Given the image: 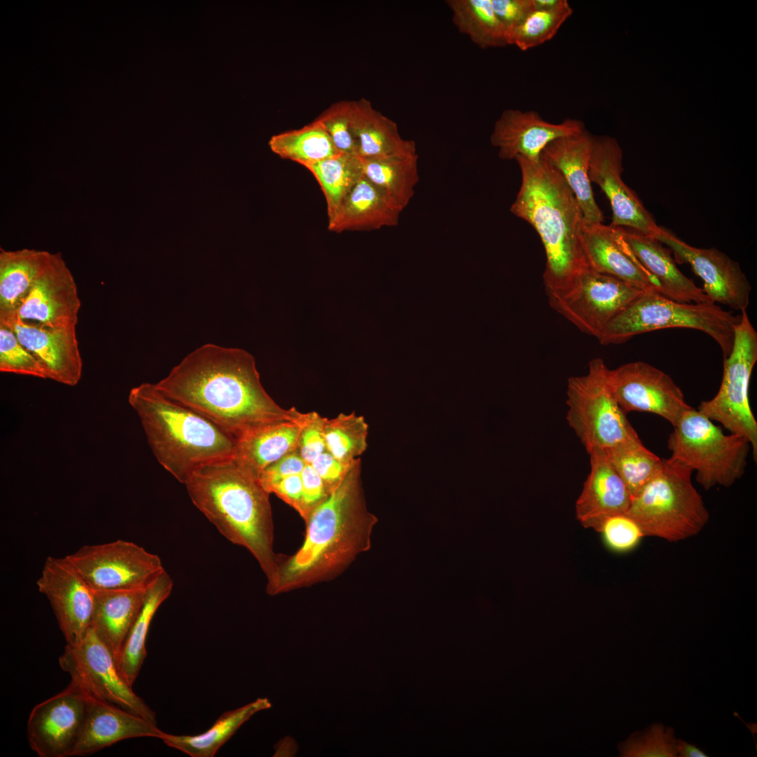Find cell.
<instances>
[{
    "instance_id": "obj_1",
    "label": "cell",
    "mask_w": 757,
    "mask_h": 757,
    "mask_svg": "<svg viewBox=\"0 0 757 757\" xmlns=\"http://www.w3.org/2000/svg\"><path fill=\"white\" fill-rule=\"evenodd\" d=\"M156 388L237 439L265 424L303 413L284 409L264 388L254 357L239 348L204 344L184 357Z\"/></svg>"
},
{
    "instance_id": "obj_2",
    "label": "cell",
    "mask_w": 757,
    "mask_h": 757,
    "mask_svg": "<svg viewBox=\"0 0 757 757\" xmlns=\"http://www.w3.org/2000/svg\"><path fill=\"white\" fill-rule=\"evenodd\" d=\"M375 517L367 510L356 458L343 480L310 514L304 542L289 557H280L271 596L336 578L369 545Z\"/></svg>"
},
{
    "instance_id": "obj_3",
    "label": "cell",
    "mask_w": 757,
    "mask_h": 757,
    "mask_svg": "<svg viewBox=\"0 0 757 757\" xmlns=\"http://www.w3.org/2000/svg\"><path fill=\"white\" fill-rule=\"evenodd\" d=\"M521 182L511 212L529 223L544 246L543 280L548 301L570 294L590 268L583 239L580 206L561 173L540 155L517 156Z\"/></svg>"
},
{
    "instance_id": "obj_4",
    "label": "cell",
    "mask_w": 757,
    "mask_h": 757,
    "mask_svg": "<svg viewBox=\"0 0 757 757\" xmlns=\"http://www.w3.org/2000/svg\"><path fill=\"white\" fill-rule=\"evenodd\" d=\"M184 485L193 505L228 540L254 557L271 584L280 556L273 550L270 493L259 480L233 456L198 468Z\"/></svg>"
},
{
    "instance_id": "obj_5",
    "label": "cell",
    "mask_w": 757,
    "mask_h": 757,
    "mask_svg": "<svg viewBox=\"0 0 757 757\" xmlns=\"http://www.w3.org/2000/svg\"><path fill=\"white\" fill-rule=\"evenodd\" d=\"M128 402L140 418L157 461L179 482L184 484L205 464L234 456L235 436L167 397L154 383L131 388Z\"/></svg>"
},
{
    "instance_id": "obj_6",
    "label": "cell",
    "mask_w": 757,
    "mask_h": 757,
    "mask_svg": "<svg viewBox=\"0 0 757 757\" xmlns=\"http://www.w3.org/2000/svg\"><path fill=\"white\" fill-rule=\"evenodd\" d=\"M693 471L669 458L631 499L627 514L645 536L678 542L697 535L709 512L691 480Z\"/></svg>"
},
{
    "instance_id": "obj_7",
    "label": "cell",
    "mask_w": 757,
    "mask_h": 757,
    "mask_svg": "<svg viewBox=\"0 0 757 757\" xmlns=\"http://www.w3.org/2000/svg\"><path fill=\"white\" fill-rule=\"evenodd\" d=\"M741 318V314L714 303L678 302L656 292H644L610 321L598 340L602 345L619 344L646 332L687 328L711 336L725 357L732 350Z\"/></svg>"
},
{
    "instance_id": "obj_8",
    "label": "cell",
    "mask_w": 757,
    "mask_h": 757,
    "mask_svg": "<svg viewBox=\"0 0 757 757\" xmlns=\"http://www.w3.org/2000/svg\"><path fill=\"white\" fill-rule=\"evenodd\" d=\"M667 446L669 458L695 471L697 482L706 490L717 485L729 487L742 478L752 450L746 438L725 434L693 407L674 426Z\"/></svg>"
},
{
    "instance_id": "obj_9",
    "label": "cell",
    "mask_w": 757,
    "mask_h": 757,
    "mask_svg": "<svg viewBox=\"0 0 757 757\" xmlns=\"http://www.w3.org/2000/svg\"><path fill=\"white\" fill-rule=\"evenodd\" d=\"M608 369L594 358L586 374L568 380L566 419L587 453L639 437L610 388Z\"/></svg>"
},
{
    "instance_id": "obj_10",
    "label": "cell",
    "mask_w": 757,
    "mask_h": 757,
    "mask_svg": "<svg viewBox=\"0 0 757 757\" xmlns=\"http://www.w3.org/2000/svg\"><path fill=\"white\" fill-rule=\"evenodd\" d=\"M741 313L730 354L723 360V373L716 395L701 402L697 409L721 423L730 433L746 438L757 459V421L749 402V383L757 361V332L746 311Z\"/></svg>"
},
{
    "instance_id": "obj_11",
    "label": "cell",
    "mask_w": 757,
    "mask_h": 757,
    "mask_svg": "<svg viewBox=\"0 0 757 757\" xmlns=\"http://www.w3.org/2000/svg\"><path fill=\"white\" fill-rule=\"evenodd\" d=\"M65 557L95 591L146 589L165 571L158 555L123 540L83 545Z\"/></svg>"
},
{
    "instance_id": "obj_12",
    "label": "cell",
    "mask_w": 757,
    "mask_h": 757,
    "mask_svg": "<svg viewBox=\"0 0 757 757\" xmlns=\"http://www.w3.org/2000/svg\"><path fill=\"white\" fill-rule=\"evenodd\" d=\"M63 671L88 695L114 704L156 725V713L132 690L115 657L92 627L77 644L66 645L59 657Z\"/></svg>"
},
{
    "instance_id": "obj_13",
    "label": "cell",
    "mask_w": 757,
    "mask_h": 757,
    "mask_svg": "<svg viewBox=\"0 0 757 757\" xmlns=\"http://www.w3.org/2000/svg\"><path fill=\"white\" fill-rule=\"evenodd\" d=\"M644 292L615 277L589 269L574 289L550 306L583 333L597 339L606 326Z\"/></svg>"
},
{
    "instance_id": "obj_14",
    "label": "cell",
    "mask_w": 757,
    "mask_h": 757,
    "mask_svg": "<svg viewBox=\"0 0 757 757\" xmlns=\"http://www.w3.org/2000/svg\"><path fill=\"white\" fill-rule=\"evenodd\" d=\"M89 695L78 685L69 686L36 705L27 721V739L39 757L72 756L82 733Z\"/></svg>"
},
{
    "instance_id": "obj_15",
    "label": "cell",
    "mask_w": 757,
    "mask_h": 757,
    "mask_svg": "<svg viewBox=\"0 0 757 757\" xmlns=\"http://www.w3.org/2000/svg\"><path fill=\"white\" fill-rule=\"evenodd\" d=\"M610 388L622 409L661 416L674 427L691 408L681 389L666 373L641 361L608 369Z\"/></svg>"
},
{
    "instance_id": "obj_16",
    "label": "cell",
    "mask_w": 757,
    "mask_h": 757,
    "mask_svg": "<svg viewBox=\"0 0 757 757\" xmlns=\"http://www.w3.org/2000/svg\"><path fill=\"white\" fill-rule=\"evenodd\" d=\"M666 245L678 264H688L703 282L702 289L712 303L740 311L749 305L751 284L738 262L716 248H697L660 228L654 236Z\"/></svg>"
},
{
    "instance_id": "obj_17",
    "label": "cell",
    "mask_w": 757,
    "mask_h": 757,
    "mask_svg": "<svg viewBox=\"0 0 757 757\" xmlns=\"http://www.w3.org/2000/svg\"><path fill=\"white\" fill-rule=\"evenodd\" d=\"M36 585L49 601L67 645L79 643L91 627L95 590L66 557H48Z\"/></svg>"
},
{
    "instance_id": "obj_18",
    "label": "cell",
    "mask_w": 757,
    "mask_h": 757,
    "mask_svg": "<svg viewBox=\"0 0 757 757\" xmlns=\"http://www.w3.org/2000/svg\"><path fill=\"white\" fill-rule=\"evenodd\" d=\"M622 151L610 136L594 137L588 175L608 198L612 210L610 225L654 236L660 231L637 195L623 182Z\"/></svg>"
},
{
    "instance_id": "obj_19",
    "label": "cell",
    "mask_w": 757,
    "mask_h": 757,
    "mask_svg": "<svg viewBox=\"0 0 757 757\" xmlns=\"http://www.w3.org/2000/svg\"><path fill=\"white\" fill-rule=\"evenodd\" d=\"M80 308L71 271L60 252H51L13 317L50 327H76Z\"/></svg>"
},
{
    "instance_id": "obj_20",
    "label": "cell",
    "mask_w": 757,
    "mask_h": 757,
    "mask_svg": "<svg viewBox=\"0 0 757 757\" xmlns=\"http://www.w3.org/2000/svg\"><path fill=\"white\" fill-rule=\"evenodd\" d=\"M44 367L48 378L74 386L82 376L83 362L76 327H50L13 317L0 322Z\"/></svg>"
},
{
    "instance_id": "obj_21",
    "label": "cell",
    "mask_w": 757,
    "mask_h": 757,
    "mask_svg": "<svg viewBox=\"0 0 757 757\" xmlns=\"http://www.w3.org/2000/svg\"><path fill=\"white\" fill-rule=\"evenodd\" d=\"M585 128L579 120L567 118L559 123L544 120L534 111L508 109L496 121L491 144L503 160L523 156L538 161L545 147L554 139L579 132Z\"/></svg>"
},
{
    "instance_id": "obj_22",
    "label": "cell",
    "mask_w": 757,
    "mask_h": 757,
    "mask_svg": "<svg viewBox=\"0 0 757 757\" xmlns=\"http://www.w3.org/2000/svg\"><path fill=\"white\" fill-rule=\"evenodd\" d=\"M582 239L590 269L615 277L643 292L664 296L657 281L632 250L623 228L603 223H582Z\"/></svg>"
},
{
    "instance_id": "obj_23",
    "label": "cell",
    "mask_w": 757,
    "mask_h": 757,
    "mask_svg": "<svg viewBox=\"0 0 757 757\" xmlns=\"http://www.w3.org/2000/svg\"><path fill=\"white\" fill-rule=\"evenodd\" d=\"M156 724L114 704L89 695L84 727L72 756L93 754L120 741L136 737L161 739Z\"/></svg>"
},
{
    "instance_id": "obj_24",
    "label": "cell",
    "mask_w": 757,
    "mask_h": 757,
    "mask_svg": "<svg viewBox=\"0 0 757 757\" xmlns=\"http://www.w3.org/2000/svg\"><path fill=\"white\" fill-rule=\"evenodd\" d=\"M594 137L585 128L558 137L541 153L561 173L574 193L582 212L583 223H603L602 211L596 203L588 171Z\"/></svg>"
},
{
    "instance_id": "obj_25",
    "label": "cell",
    "mask_w": 757,
    "mask_h": 757,
    "mask_svg": "<svg viewBox=\"0 0 757 757\" xmlns=\"http://www.w3.org/2000/svg\"><path fill=\"white\" fill-rule=\"evenodd\" d=\"M590 471L575 503L576 517L594 528L603 518L629 509L631 495L603 449L589 453Z\"/></svg>"
},
{
    "instance_id": "obj_26",
    "label": "cell",
    "mask_w": 757,
    "mask_h": 757,
    "mask_svg": "<svg viewBox=\"0 0 757 757\" xmlns=\"http://www.w3.org/2000/svg\"><path fill=\"white\" fill-rule=\"evenodd\" d=\"M309 418H299L265 424L237 439L234 458L245 470L259 479L270 465L296 449L303 428Z\"/></svg>"
},
{
    "instance_id": "obj_27",
    "label": "cell",
    "mask_w": 757,
    "mask_h": 757,
    "mask_svg": "<svg viewBox=\"0 0 757 757\" xmlns=\"http://www.w3.org/2000/svg\"><path fill=\"white\" fill-rule=\"evenodd\" d=\"M403 211L363 175L328 220L330 231H371L397 226Z\"/></svg>"
},
{
    "instance_id": "obj_28",
    "label": "cell",
    "mask_w": 757,
    "mask_h": 757,
    "mask_svg": "<svg viewBox=\"0 0 757 757\" xmlns=\"http://www.w3.org/2000/svg\"><path fill=\"white\" fill-rule=\"evenodd\" d=\"M635 256L653 276L666 297L683 303H712L703 290L678 268L668 247L652 236L623 228Z\"/></svg>"
},
{
    "instance_id": "obj_29",
    "label": "cell",
    "mask_w": 757,
    "mask_h": 757,
    "mask_svg": "<svg viewBox=\"0 0 757 757\" xmlns=\"http://www.w3.org/2000/svg\"><path fill=\"white\" fill-rule=\"evenodd\" d=\"M350 127L361 158L417 154L415 142L402 138L395 122L365 98L351 101Z\"/></svg>"
},
{
    "instance_id": "obj_30",
    "label": "cell",
    "mask_w": 757,
    "mask_h": 757,
    "mask_svg": "<svg viewBox=\"0 0 757 757\" xmlns=\"http://www.w3.org/2000/svg\"><path fill=\"white\" fill-rule=\"evenodd\" d=\"M147 589L95 591L91 627L116 662L144 602Z\"/></svg>"
},
{
    "instance_id": "obj_31",
    "label": "cell",
    "mask_w": 757,
    "mask_h": 757,
    "mask_svg": "<svg viewBox=\"0 0 757 757\" xmlns=\"http://www.w3.org/2000/svg\"><path fill=\"white\" fill-rule=\"evenodd\" d=\"M50 253L29 248H0V322L15 315Z\"/></svg>"
},
{
    "instance_id": "obj_32",
    "label": "cell",
    "mask_w": 757,
    "mask_h": 757,
    "mask_svg": "<svg viewBox=\"0 0 757 757\" xmlns=\"http://www.w3.org/2000/svg\"><path fill=\"white\" fill-rule=\"evenodd\" d=\"M271 707L267 698H258L236 709L224 712L206 731L196 735L165 732L161 739L168 746L191 757H212L254 714Z\"/></svg>"
},
{
    "instance_id": "obj_33",
    "label": "cell",
    "mask_w": 757,
    "mask_h": 757,
    "mask_svg": "<svg viewBox=\"0 0 757 757\" xmlns=\"http://www.w3.org/2000/svg\"><path fill=\"white\" fill-rule=\"evenodd\" d=\"M173 582L165 571L148 588L142 607L130 629L117 660L125 681L132 686L146 657V639L151 620L170 596Z\"/></svg>"
},
{
    "instance_id": "obj_34",
    "label": "cell",
    "mask_w": 757,
    "mask_h": 757,
    "mask_svg": "<svg viewBox=\"0 0 757 757\" xmlns=\"http://www.w3.org/2000/svg\"><path fill=\"white\" fill-rule=\"evenodd\" d=\"M360 159L362 175L404 210L419 181L418 154Z\"/></svg>"
},
{
    "instance_id": "obj_35",
    "label": "cell",
    "mask_w": 757,
    "mask_h": 757,
    "mask_svg": "<svg viewBox=\"0 0 757 757\" xmlns=\"http://www.w3.org/2000/svg\"><path fill=\"white\" fill-rule=\"evenodd\" d=\"M268 145L281 158L294 161L304 168L341 154L322 124L316 118L302 128L272 136Z\"/></svg>"
},
{
    "instance_id": "obj_36",
    "label": "cell",
    "mask_w": 757,
    "mask_h": 757,
    "mask_svg": "<svg viewBox=\"0 0 757 757\" xmlns=\"http://www.w3.org/2000/svg\"><path fill=\"white\" fill-rule=\"evenodd\" d=\"M452 21L458 31L482 49L507 46L505 29L491 0H448Z\"/></svg>"
},
{
    "instance_id": "obj_37",
    "label": "cell",
    "mask_w": 757,
    "mask_h": 757,
    "mask_svg": "<svg viewBox=\"0 0 757 757\" xmlns=\"http://www.w3.org/2000/svg\"><path fill=\"white\" fill-rule=\"evenodd\" d=\"M305 168L321 187L329 220L362 175L360 159L356 155L339 154Z\"/></svg>"
},
{
    "instance_id": "obj_38",
    "label": "cell",
    "mask_w": 757,
    "mask_h": 757,
    "mask_svg": "<svg viewBox=\"0 0 757 757\" xmlns=\"http://www.w3.org/2000/svg\"><path fill=\"white\" fill-rule=\"evenodd\" d=\"M604 451L632 498L659 472L662 465L663 459L647 449L639 437Z\"/></svg>"
},
{
    "instance_id": "obj_39",
    "label": "cell",
    "mask_w": 757,
    "mask_h": 757,
    "mask_svg": "<svg viewBox=\"0 0 757 757\" xmlns=\"http://www.w3.org/2000/svg\"><path fill=\"white\" fill-rule=\"evenodd\" d=\"M326 451L343 463H351L365 451L368 425L355 412L341 413L325 418L323 425Z\"/></svg>"
},
{
    "instance_id": "obj_40",
    "label": "cell",
    "mask_w": 757,
    "mask_h": 757,
    "mask_svg": "<svg viewBox=\"0 0 757 757\" xmlns=\"http://www.w3.org/2000/svg\"><path fill=\"white\" fill-rule=\"evenodd\" d=\"M572 13L573 8L566 0L554 8L533 9L509 34L507 45L522 51L536 48L552 39Z\"/></svg>"
},
{
    "instance_id": "obj_41",
    "label": "cell",
    "mask_w": 757,
    "mask_h": 757,
    "mask_svg": "<svg viewBox=\"0 0 757 757\" xmlns=\"http://www.w3.org/2000/svg\"><path fill=\"white\" fill-rule=\"evenodd\" d=\"M676 732L671 726L655 723L631 735L619 745L621 756L677 757Z\"/></svg>"
},
{
    "instance_id": "obj_42",
    "label": "cell",
    "mask_w": 757,
    "mask_h": 757,
    "mask_svg": "<svg viewBox=\"0 0 757 757\" xmlns=\"http://www.w3.org/2000/svg\"><path fill=\"white\" fill-rule=\"evenodd\" d=\"M0 371L48 378L39 360L20 341L15 332L0 323Z\"/></svg>"
},
{
    "instance_id": "obj_43",
    "label": "cell",
    "mask_w": 757,
    "mask_h": 757,
    "mask_svg": "<svg viewBox=\"0 0 757 757\" xmlns=\"http://www.w3.org/2000/svg\"><path fill=\"white\" fill-rule=\"evenodd\" d=\"M594 529L601 534L606 546L618 553L633 550L645 537L638 523L626 512L603 518Z\"/></svg>"
},
{
    "instance_id": "obj_44",
    "label": "cell",
    "mask_w": 757,
    "mask_h": 757,
    "mask_svg": "<svg viewBox=\"0 0 757 757\" xmlns=\"http://www.w3.org/2000/svg\"><path fill=\"white\" fill-rule=\"evenodd\" d=\"M351 101L332 104L317 118L341 154L357 156V148L350 127Z\"/></svg>"
},
{
    "instance_id": "obj_45",
    "label": "cell",
    "mask_w": 757,
    "mask_h": 757,
    "mask_svg": "<svg viewBox=\"0 0 757 757\" xmlns=\"http://www.w3.org/2000/svg\"><path fill=\"white\" fill-rule=\"evenodd\" d=\"M325 418L315 411L309 412L308 421L300 434L296 451L307 464H311L326 451L323 433Z\"/></svg>"
},
{
    "instance_id": "obj_46",
    "label": "cell",
    "mask_w": 757,
    "mask_h": 757,
    "mask_svg": "<svg viewBox=\"0 0 757 757\" xmlns=\"http://www.w3.org/2000/svg\"><path fill=\"white\" fill-rule=\"evenodd\" d=\"M302 502L299 513L306 522L311 512L329 495L319 475L311 464H306L301 474Z\"/></svg>"
},
{
    "instance_id": "obj_47",
    "label": "cell",
    "mask_w": 757,
    "mask_h": 757,
    "mask_svg": "<svg viewBox=\"0 0 757 757\" xmlns=\"http://www.w3.org/2000/svg\"><path fill=\"white\" fill-rule=\"evenodd\" d=\"M354 461L348 463H343L325 451L311 465L319 475L327 493L330 494L343 480Z\"/></svg>"
},
{
    "instance_id": "obj_48",
    "label": "cell",
    "mask_w": 757,
    "mask_h": 757,
    "mask_svg": "<svg viewBox=\"0 0 757 757\" xmlns=\"http://www.w3.org/2000/svg\"><path fill=\"white\" fill-rule=\"evenodd\" d=\"M491 4L505 29L507 39L509 34L533 11L531 0H491Z\"/></svg>"
},
{
    "instance_id": "obj_49",
    "label": "cell",
    "mask_w": 757,
    "mask_h": 757,
    "mask_svg": "<svg viewBox=\"0 0 757 757\" xmlns=\"http://www.w3.org/2000/svg\"><path fill=\"white\" fill-rule=\"evenodd\" d=\"M306 464L296 449L263 470L259 477V482L266 490L278 480L290 475L301 474Z\"/></svg>"
},
{
    "instance_id": "obj_50",
    "label": "cell",
    "mask_w": 757,
    "mask_h": 757,
    "mask_svg": "<svg viewBox=\"0 0 757 757\" xmlns=\"http://www.w3.org/2000/svg\"><path fill=\"white\" fill-rule=\"evenodd\" d=\"M301 474L285 477L272 484L266 491L275 494L299 514L301 510L302 479Z\"/></svg>"
},
{
    "instance_id": "obj_51",
    "label": "cell",
    "mask_w": 757,
    "mask_h": 757,
    "mask_svg": "<svg viewBox=\"0 0 757 757\" xmlns=\"http://www.w3.org/2000/svg\"><path fill=\"white\" fill-rule=\"evenodd\" d=\"M677 757H707L708 756L700 748L681 739H677L675 744Z\"/></svg>"
},
{
    "instance_id": "obj_52",
    "label": "cell",
    "mask_w": 757,
    "mask_h": 757,
    "mask_svg": "<svg viewBox=\"0 0 757 757\" xmlns=\"http://www.w3.org/2000/svg\"><path fill=\"white\" fill-rule=\"evenodd\" d=\"M533 9H552L560 6L564 0H531Z\"/></svg>"
}]
</instances>
